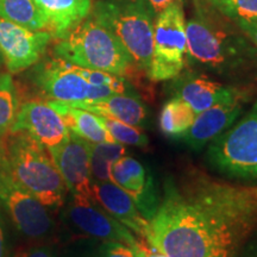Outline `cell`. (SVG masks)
Returning <instances> with one entry per match:
<instances>
[{"label": "cell", "instance_id": "obj_22", "mask_svg": "<svg viewBox=\"0 0 257 257\" xmlns=\"http://www.w3.org/2000/svg\"><path fill=\"white\" fill-rule=\"evenodd\" d=\"M91 174L94 181H111V168L114 162L126 155V148L118 142L89 143Z\"/></svg>", "mask_w": 257, "mask_h": 257}, {"label": "cell", "instance_id": "obj_28", "mask_svg": "<svg viewBox=\"0 0 257 257\" xmlns=\"http://www.w3.org/2000/svg\"><path fill=\"white\" fill-rule=\"evenodd\" d=\"M133 249L137 257H168L166 253L157 249L155 245H153L149 240L141 238V237L133 246Z\"/></svg>", "mask_w": 257, "mask_h": 257}, {"label": "cell", "instance_id": "obj_7", "mask_svg": "<svg viewBox=\"0 0 257 257\" xmlns=\"http://www.w3.org/2000/svg\"><path fill=\"white\" fill-rule=\"evenodd\" d=\"M187 60L186 18L181 5L173 4L157 15L154 27L153 56L148 76L168 81L182 73Z\"/></svg>", "mask_w": 257, "mask_h": 257}, {"label": "cell", "instance_id": "obj_14", "mask_svg": "<svg viewBox=\"0 0 257 257\" xmlns=\"http://www.w3.org/2000/svg\"><path fill=\"white\" fill-rule=\"evenodd\" d=\"M248 99L249 94L245 92L236 98L218 102L198 113L194 123L181 140L191 149L201 150L214 138L232 126L243 112Z\"/></svg>", "mask_w": 257, "mask_h": 257}, {"label": "cell", "instance_id": "obj_13", "mask_svg": "<svg viewBox=\"0 0 257 257\" xmlns=\"http://www.w3.org/2000/svg\"><path fill=\"white\" fill-rule=\"evenodd\" d=\"M10 131L27 134L46 149L59 146L69 136V128L59 112L49 102L41 101L21 105Z\"/></svg>", "mask_w": 257, "mask_h": 257}, {"label": "cell", "instance_id": "obj_23", "mask_svg": "<svg viewBox=\"0 0 257 257\" xmlns=\"http://www.w3.org/2000/svg\"><path fill=\"white\" fill-rule=\"evenodd\" d=\"M0 18L22 25L29 30H46L34 0H0Z\"/></svg>", "mask_w": 257, "mask_h": 257}, {"label": "cell", "instance_id": "obj_30", "mask_svg": "<svg viewBox=\"0 0 257 257\" xmlns=\"http://www.w3.org/2000/svg\"><path fill=\"white\" fill-rule=\"evenodd\" d=\"M236 25L257 48V19L251 22H237Z\"/></svg>", "mask_w": 257, "mask_h": 257}, {"label": "cell", "instance_id": "obj_29", "mask_svg": "<svg viewBox=\"0 0 257 257\" xmlns=\"http://www.w3.org/2000/svg\"><path fill=\"white\" fill-rule=\"evenodd\" d=\"M234 257H257V230L251 237L240 246Z\"/></svg>", "mask_w": 257, "mask_h": 257}, {"label": "cell", "instance_id": "obj_10", "mask_svg": "<svg viewBox=\"0 0 257 257\" xmlns=\"http://www.w3.org/2000/svg\"><path fill=\"white\" fill-rule=\"evenodd\" d=\"M51 38L46 30H29L0 18V50L10 73H19L37 63Z\"/></svg>", "mask_w": 257, "mask_h": 257}, {"label": "cell", "instance_id": "obj_17", "mask_svg": "<svg viewBox=\"0 0 257 257\" xmlns=\"http://www.w3.org/2000/svg\"><path fill=\"white\" fill-rule=\"evenodd\" d=\"M92 199L141 238H146L149 221L142 216L133 198L111 181L92 182Z\"/></svg>", "mask_w": 257, "mask_h": 257}, {"label": "cell", "instance_id": "obj_16", "mask_svg": "<svg viewBox=\"0 0 257 257\" xmlns=\"http://www.w3.org/2000/svg\"><path fill=\"white\" fill-rule=\"evenodd\" d=\"M173 80L174 81L170 86L174 96L187 102L197 114L218 102L236 98L246 92L234 86L214 81L198 73H181Z\"/></svg>", "mask_w": 257, "mask_h": 257}, {"label": "cell", "instance_id": "obj_5", "mask_svg": "<svg viewBox=\"0 0 257 257\" xmlns=\"http://www.w3.org/2000/svg\"><path fill=\"white\" fill-rule=\"evenodd\" d=\"M92 15L113 32L138 69L148 73L153 56L155 12L147 0H98Z\"/></svg>", "mask_w": 257, "mask_h": 257}, {"label": "cell", "instance_id": "obj_6", "mask_svg": "<svg viewBox=\"0 0 257 257\" xmlns=\"http://www.w3.org/2000/svg\"><path fill=\"white\" fill-rule=\"evenodd\" d=\"M210 166L231 179L257 180V100L240 120L212 141Z\"/></svg>", "mask_w": 257, "mask_h": 257}, {"label": "cell", "instance_id": "obj_26", "mask_svg": "<svg viewBox=\"0 0 257 257\" xmlns=\"http://www.w3.org/2000/svg\"><path fill=\"white\" fill-rule=\"evenodd\" d=\"M221 15L237 22H251L257 19V0H207Z\"/></svg>", "mask_w": 257, "mask_h": 257}, {"label": "cell", "instance_id": "obj_24", "mask_svg": "<svg viewBox=\"0 0 257 257\" xmlns=\"http://www.w3.org/2000/svg\"><path fill=\"white\" fill-rule=\"evenodd\" d=\"M19 105L17 92L10 74H0V140L11 128Z\"/></svg>", "mask_w": 257, "mask_h": 257}, {"label": "cell", "instance_id": "obj_12", "mask_svg": "<svg viewBox=\"0 0 257 257\" xmlns=\"http://www.w3.org/2000/svg\"><path fill=\"white\" fill-rule=\"evenodd\" d=\"M48 152L72 194L92 198L89 142L69 131L67 140Z\"/></svg>", "mask_w": 257, "mask_h": 257}, {"label": "cell", "instance_id": "obj_34", "mask_svg": "<svg viewBox=\"0 0 257 257\" xmlns=\"http://www.w3.org/2000/svg\"><path fill=\"white\" fill-rule=\"evenodd\" d=\"M4 64V57H3V54H2V50H0V67Z\"/></svg>", "mask_w": 257, "mask_h": 257}, {"label": "cell", "instance_id": "obj_33", "mask_svg": "<svg viewBox=\"0 0 257 257\" xmlns=\"http://www.w3.org/2000/svg\"><path fill=\"white\" fill-rule=\"evenodd\" d=\"M0 257H4V233L0 226Z\"/></svg>", "mask_w": 257, "mask_h": 257}, {"label": "cell", "instance_id": "obj_20", "mask_svg": "<svg viewBox=\"0 0 257 257\" xmlns=\"http://www.w3.org/2000/svg\"><path fill=\"white\" fill-rule=\"evenodd\" d=\"M49 104L61 114L70 133L78 135L89 143L114 142L98 114L62 101L53 100Z\"/></svg>", "mask_w": 257, "mask_h": 257}, {"label": "cell", "instance_id": "obj_21", "mask_svg": "<svg viewBox=\"0 0 257 257\" xmlns=\"http://www.w3.org/2000/svg\"><path fill=\"white\" fill-rule=\"evenodd\" d=\"M197 113L187 102L173 96L163 105L160 113V128L167 137L181 140L194 123Z\"/></svg>", "mask_w": 257, "mask_h": 257}, {"label": "cell", "instance_id": "obj_3", "mask_svg": "<svg viewBox=\"0 0 257 257\" xmlns=\"http://www.w3.org/2000/svg\"><path fill=\"white\" fill-rule=\"evenodd\" d=\"M56 57L83 68L126 75L135 64L110 29L89 15L54 48Z\"/></svg>", "mask_w": 257, "mask_h": 257}, {"label": "cell", "instance_id": "obj_11", "mask_svg": "<svg viewBox=\"0 0 257 257\" xmlns=\"http://www.w3.org/2000/svg\"><path fill=\"white\" fill-rule=\"evenodd\" d=\"M66 213L74 226L94 238L104 242H120L131 248L138 240L133 231L110 216L92 198L73 195Z\"/></svg>", "mask_w": 257, "mask_h": 257}, {"label": "cell", "instance_id": "obj_19", "mask_svg": "<svg viewBox=\"0 0 257 257\" xmlns=\"http://www.w3.org/2000/svg\"><path fill=\"white\" fill-rule=\"evenodd\" d=\"M66 104L102 117L113 118L136 127H143L148 118L147 106L135 92L118 93L96 101L66 102Z\"/></svg>", "mask_w": 257, "mask_h": 257}, {"label": "cell", "instance_id": "obj_31", "mask_svg": "<svg viewBox=\"0 0 257 257\" xmlns=\"http://www.w3.org/2000/svg\"><path fill=\"white\" fill-rule=\"evenodd\" d=\"M147 2L150 5V8L153 9V11L155 12V15H159L160 12H162L163 10L173 4H179L184 6L187 0H147Z\"/></svg>", "mask_w": 257, "mask_h": 257}, {"label": "cell", "instance_id": "obj_15", "mask_svg": "<svg viewBox=\"0 0 257 257\" xmlns=\"http://www.w3.org/2000/svg\"><path fill=\"white\" fill-rule=\"evenodd\" d=\"M111 182L126 192L142 216L149 221L155 213L159 200L154 191L153 178L140 161L124 155L111 168Z\"/></svg>", "mask_w": 257, "mask_h": 257}, {"label": "cell", "instance_id": "obj_32", "mask_svg": "<svg viewBox=\"0 0 257 257\" xmlns=\"http://www.w3.org/2000/svg\"><path fill=\"white\" fill-rule=\"evenodd\" d=\"M18 257H51V255L47 249L35 248L28 250L25 252H22Z\"/></svg>", "mask_w": 257, "mask_h": 257}, {"label": "cell", "instance_id": "obj_2", "mask_svg": "<svg viewBox=\"0 0 257 257\" xmlns=\"http://www.w3.org/2000/svg\"><path fill=\"white\" fill-rule=\"evenodd\" d=\"M186 34L191 64L233 80L257 69V48L207 0H194V14L186 21Z\"/></svg>", "mask_w": 257, "mask_h": 257}, {"label": "cell", "instance_id": "obj_27", "mask_svg": "<svg viewBox=\"0 0 257 257\" xmlns=\"http://www.w3.org/2000/svg\"><path fill=\"white\" fill-rule=\"evenodd\" d=\"M98 257H137L134 249L120 242H104L98 251Z\"/></svg>", "mask_w": 257, "mask_h": 257}, {"label": "cell", "instance_id": "obj_8", "mask_svg": "<svg viewBox=\"0 0 257 257\" xmlns=\"http://www.w3.org/2000/svg\"><path fill=\"white\" fill-rule=\"evenodd\" d=\"M34 79L41 91L56 101H96L115 94L107 86H92L75 64L59 57L40 64Z\"/></svg>", "mask_w": 257, "mask_h": 257}, {"label": "cell", "instance_id": "obj_9", "mask_svg": "<svg viewBox=\"0 0 257 257\" xmlns=\"http://www.w3.org/2000/svg\"><path fill=\"white\" fill-rule=\"evenodd\" d=\"M0 202L17 230L27 237L42 238L50 233L54 224L46 206L17 184L6 170H0Z\"/></svg>", "mask_w": 257, "mask_h": 257}, {"label": "cell", "instance_id": "obj_4", "mask_svg": "<svg viewBox=\"0 0 257 257\" xmlns=\"http://www.w3.org/2000/svg\"><path fill=\"white\" fill-rule=\"evenodd\" d=\"M3 166L17 184L46 207L62 206L67 186L46 148L24 133L9 143Z\"/></svg>", "mask_w": 257, "mask_h": 257}, {"label": "cell", "instance_id": "obj_18", "mask_svg": "<svg viewBox=\"0 0 257 257\" xmlns=\"http://www.w3.org/2000/svg\"><path fill=\"white\" fill-rule=\"evenodd\" d=\"M53 38L62 40L79 23L91 15L92 0H34Z\"/></svg>", "mask_w": 257, "mask_h": 257}, {"label": "cell", "instance_id": "obj_1", "mask_svg": "<svg viewBox=\"0 0 257 257\" xmlns=\"http://www.w3.org/2000/svg\"><path fill=\"white\" fill-rule=\"evenodd\" d=\"M257 230V186L193 170L165 184L146 237L168 257H234Z\"/></svg>", "mask_w": 257, "mask_h": 257}, {"label": "cell", "instance_id": "obj_25", "mask_svg": "<svg viewBox=\"0 0 257 257\" xmlns=\"http://www.w3.org/2000/svg\"><path fill=\"white\" fill-rule=\"evenodd\" d=\"M99 117L114 142L123 144V146H134L137 148H147L149 144V138L138 127L125 124L113 118L102 117V115H99Z\"/></svg>", "mask_w": 257, "mask_h": 257}]
</instances>
